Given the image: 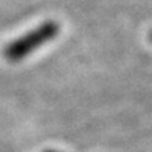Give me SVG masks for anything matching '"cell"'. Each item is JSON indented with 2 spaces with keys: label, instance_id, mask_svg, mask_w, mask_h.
<instances>
[{
  "label": "cell",
  "instance_id": "obj_1",
  "mask_svg": "<svg viewBox=\"0 0 152 152\" xmlns=\"http://www.w3.org/2000/svg\"><path fill=\"white\" fill-rule=\"evenodd\" d=\"M58 33H59V25L56 22H45L37 30L28 33L22 39H19L15 43H12L7 48L6 55H7V58L10 61H19L21 58H24L28 53L36 50L39 46H42L46 42L55 39Z\"/></svg>",
  "mask_w": 152,
  "mask_h": 152
},
{
  "label": "cell",
  "instance_id": "obj_2",
  "mask_svg": "<svg viewBox=\"0 0 152 152\" xmlns=\"http://www.w3.org/2000/svg\"><path fill=\"white\" fill-rule=\"evenodd\" d=\"M151 42H152V33H151Z\"/></svg>",
  "mask_w": 152,
  "mask_h": 152
}]
</instances>
